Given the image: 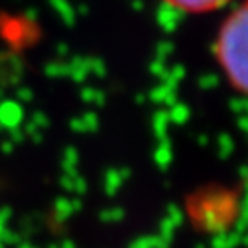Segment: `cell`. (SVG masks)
<instances>
[{
  "label": "cell",
  "instance_id": "6da1fadb",
  "mask_svg": "<svg viewBox=\"0 0 248 248\" xmlns=\"http://www.w3.org/2000/svg\"><path fill=\"white\" fill-rule=\"evenodd\" d=\"M215 55L228 83L248 96V0L235 6L222 20Z\"/></svg>",
  "mask_w": 248,
  "mask_h": 248
},
{
  "label": "cell",
  "instance_id": "7a4b0ae2",
  "mask_svg": "<svg viewBox=\"0 0 248 248\" xmlns=\"http://www.w3.org/2000/svg\"><path fill=\"white\" fill-rule=\"evenodd\" d=\"M168 6L184 11V13H212L228 6L232 0H164Z\"/></svg>",
  "mask_w": 248,
  "mask_h": 248
}]
</instances>
